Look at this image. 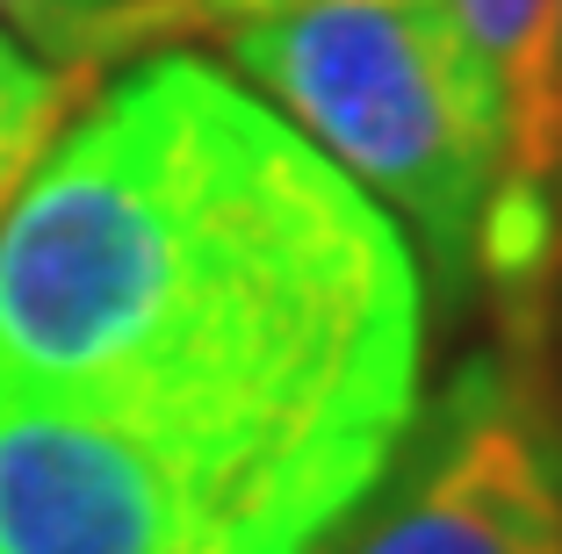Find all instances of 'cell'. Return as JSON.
<instances>
[{"label": "cell", "instance_id": "6da1fadb", "mask_svg": "<svg viewBox=\"0 0 562 554\" xmlns=\"http://www.w3.org/2000/svg\"><path fill=\"white\" fill-rule=\"evenodd\" d=\"M397 216L210 58L94 80L0 216V382L368 505L418 418Z\"/></svg>", "mask_w": 562, "mask_h": 554}, {"label": "cell", "instance_id": "7a4b0ae2", "mask_svg": "<svg viewBox=\"0 0 562 554\" xmlns=\"http://www.w3.org/2000/svg\"><path fill=\"white\" fill-rule=\"evenodd\" d=\"M232 72L397 216L440 303L476 295L497 109L447 0H317L224 36Z\"/></svg>", "mask_w": 562, "mask_h": 554}, {"label": "cell", "instance_id": "3957f363", "mask_svg": "<svg viewBox=\"0 0 562 554\" xmlns=\"http://www.w3.org/2000/svg\"><path fill=\"white\" fill-rule=\"evenodd\" d=\"M339 525L296 483L0 382V554H325Z\"/></svg>", "mask_w": 562, "mask_h": 554}, {"label": "cell", "instance_id": "277c9868", "mask_svg": "<svg viewBox=\"0 0 562 554\" xmlns=\"http://www.w3.org/2000/svg\"><path fill=\"white\" fill-rule=\"evenodd\" d=\"M347 525L339 554H562V396L541 360L469 353Z\"/></svg>", "mask_w": 562, "mask_h": 554}, {"label": "cell", "instance_id": "5b68a950", "mask_svg": "<svg viewBox=\"0 0 562 554\" xmlns=\"http://www.w3.org/2000/svg\"><path fill=\"white\" fill-rule=\"evenodd\" d=\"M497 109V180L476 238V295L505 353H548L562 289V0H447Z\"/></svg>", "mask_w": 562, "mask_h": 554}, {"label": "cell", "instance_id": "8992f818", "mask_svg": "<svg viewBox=\"0 0 562 554\" xmlns=\"http://www.w3.org/2000/svg\"><path fill=\"white\" fill-rule=\"evenodd\" d=\"M289 8H317V0H123V8H109V15L72 44L66 72L87 94V87L109 66H123V58L181 50V44H195V36H232V30H246V22L289 15Z\"/></svg>", "mask_w": 562, "mask_h": 554}, {"label": "cell", "instance_id": "52a82bcc", "mask_svg": "<svg viewBox=\"0 0 562 554\" xmlns=\"http://www.w3.org/2000/svg\"><path fill=\"white\" fill-rule=\"evenodd\" d=\"M72 101H80L72 72L44 66L15 30H0V216L15 210L22 180L36 173V159L50 151V137L66 131Z\"/></svg>", "mask_w": 562, "mask_h": 554}, {"label": "cell", "instance_id": "ba28073f", "mask_svg": "<svg viewBox=\"0 0 562 554\" xmlns=\"http://www.w3.org/2000/svg\"><path fill=\"white\" fill-rule=\"evenodd\" d=\"M109 8H123V0H0V30H15L30 50H44L50 66H66L72 44H80Z\"/></svg>", "mask_w": 562, "mask_h": 554}]
</instances>
